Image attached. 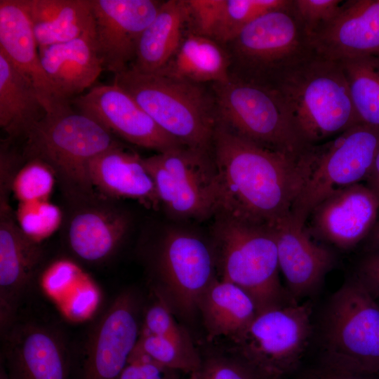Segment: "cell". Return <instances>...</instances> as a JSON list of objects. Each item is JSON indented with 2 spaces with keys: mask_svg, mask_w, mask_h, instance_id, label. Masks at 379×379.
Here are the masks:
<instances>
[{
  "mask_svg": "<svg viewBox=\"0 0 379 379\" xmlns=\"http://www.w3.org/2000/svg\"><path fill=\"white\" fill-rule=\"evenodd\" d=\"M218 123L260 146L299 157L307 149L274 90L230 76L211 84Z\"/></svg>",
  "mask_w": 379,
  "mask_h": 379,
  "instance_id": "10",
  "label": "cell"
},
{
  "mask_svg": "<svg viewBox=\"0 0 379 379\" xmlns=\"http://www.w3.org/2000/svg\"><path fill=\"white\" fill-rule=\"evenodd\" d=\"M319 366L379 377V306L359 279L345 281L328 302Z\"/></svg>",
  "mask_w": 379,
  "mask_h": 379,
  "instance_id": "5",
  "label": "cell"
},
{
  "mask_svg": "<svg viewBox=\"0 0 379 379\" xmlns=\"http://www.w3.org/2000/svg\"><path fill=\"white\" fill-rule=\"evenodd\" d=\"M343 0H293L294 9L309 38L340 12Z\"/></svg>",
  "mask_w": 379,
  "mask_h": 379,
  "instance_id": "36",
  "label": "cell"
},
{
  "mask_svg": "<svg viewBox=\"0 0 379 379\" xmlns=\"http://www.w3.org/2000/svg\"><path fill=\"white\" fill-rule=\"evenodd\" d=\"M211 153L219 182L215 215L271 225L291 213L305 175L300 157L260 146L218 122Z\"/></svg>",
  "mask_w": 379,
  "mask_h": 379,
  "instance_id": "1",
  "label": "cell"
},
{
  "mask_svg": "<svg viewBox=\"0 0 379 379\" xmlns=\"http://www.w3.org/2000/svg\"><path fill=\"white\" fill-rule=\"evenodd\" d=\"M39 48L94 31L91 0H22Z\"/></svg>",
  "mask_w": 379,
  "mask_h": 379,
  "instance_id": "26",
  "label": "cell"
},
{
  "mask_svg": "<svg viewBox=\"0 0 379 379\" xmlns=\"http://www.w3.org/2000/svg\"><path fill=\"white\" fill-rule=\"evenodd\" d=\"M6 379H69L66 349L53 331L40 325L13 327L6 343Z\"/></svg>",
  "mask_w": 379,
  "mask_h": 379,
  "instance_id": "20",
  "label": "cell"
},
{
  "mask_svg": "<svg viewBox=\"0 0 379 379\" xmlns=\"http://www.w3.org/2000/svg\"><path fill=\"white\" fill-rule=\"evenodd\" d=\"M277 244L279 270L292 300H300L316 292L334 264L333 253L314 242L305 225L291 213L272 224Z\"/></svg>",
  "mask_w": 379,
  "mask_h": 379,
  "instance_id": "17",
  "label": "cell"
},
{
  "mask_svg": "<svg viewBox=\"0 0 379 379\" xmlns=\"http://www.w3.org/2000/svg\"><path fill=\"white\" fill-rule=\"evenodd\" d=\"M307 146L324 142L359 124L341 64L316 53L284 72L269 87Z\"/></svg>",
  "mask_w": 379,
  "mask_h": 379,
  "instance_id": "2",
  "label": "cell"
},
{
  "mask_svg": "<svg viewBox=\"0 0 379 379\" xmlns=\"http://www.w3.org/2000/svg\"><path fill=\"white\" fill-rule=\"evenodd\" d=\"M213 248L200 236L178 228L164 234L157 249L161 293L171 308L186 318L198 311L205 291L216 278Z\"/></svg>",
  "mask_w": 379,
  "mask_h": 379,
  "instance_id": "12",
  "label": "cell"
},
{
  "mask_svg": "<svg viewBox=\"0 0 379 379\" xmlns=\"http://www.w3.org/2000/svg\"><path fill=\"white\" fill-rule=\"evenodd\" d=\"M129 228L128 216L109 208L82 210L72 218L67 232L69 246L80 259L97 262L111 256Z\"/></svg>",
  "mask_w": 379,
  "mask_h": 379,
  "instance_id": "25",
  "label": "cell"
},
{
  "mask_svg": "<svg viewBox=\"0 0 379 379\" xmlns=\"http://www.w3.org/2000/svg\"><path fill=\"white\" fill-rule=\"evenodd\" d=\"M224 46L230 77L267 88L315 53L293 0L259 16Z\"/></svg>",
  "mask_w": 379,
  "mask_h": 379,
  "instance_id": "6",
  "label": "cell"
},
{
  "mask_svg": "<svg viewBox=\"0 0 379 379\" xmlns=\"http://www.w3.org/2000/svg\"><path fill=\"white\" fill-rule=\"evenodd\" d=\"M15 218L22 231L39 243L51 236L62 221L59 207L49 200L18 203Z\"/></svg>",
  "mask_w": 379,
  "mask_h": 379,
  "instance_id": "34",
  "label": "cell"
},
{
  "mask_svg": "<svg viewBox=\"0 0 379 379\" xmlns=\"http://www.w3.org/2000/svg\"><path fill=\"white\" fill-rule=\"evenodd\" d=\"M114 84L128 93L166 133L185 147L211 152L217 125L211 89L204 84L129 67Z\"/></svg>",
  "mask_w": 379,
  "mask_h": 379,
  "instance_id": "3",
  "label": "cell"
},
{
  "mask_svg": "<svg viewBox=\"0 0 379 379\" xmlns=\"http://www.w3.org/2000/svg\"><path fill=\"white\" fill-rule=\"evenodd\" d=\"M359 279L373 296L379 293V253L371 255L363 261Z\"/></svg>",
  "mask_w": 379,
  "mask_h": 379,
  "instance_id": "40",
  "label": "cell"
},
{
  "mask_svg": "<svg viewBox=\"0 0 379 379\" xmlns=\"http://www.w3.org/2000/svg\"><path fill=\"white\" fill-rule=\"evenodd\" d=\"M186 2L189 9V30L215 40L225 0H186Z\"/></svg>",
  "mask_w": 379,
  "mask_h": 379,
  "instance_id": "37",
  "label": "cell"
},
{
  "mask_svg": "<svg viewBox=\"0 0 379 379\" xmlns=\"http://www.w3.org/2000/svg\"><path fill=\"white\" fill-rule=\"evenodd\" d=\"M204 84L230 79V58L224 45L190 30L169 62L158 72Z\"/></svg>",
  "mask_w": 379,
  "mask_h": 379,
  "instance_id": "28",
  "label": "cell"
},
{
  "mask_svg": "<svg viewBox=\"0 0 379 379\" xmlns=\"http://www.w3.org/2000/svg\"><path fill=\"white\" fill-rule=\"evenodd\" d=\"M379 197L361 182L339 189L312 211L313 228L326 241L343 249L354 247L373 227Z\"/></svg>",
  "mask_w": 379,
  "mask_h": 379,
  "instance_id": "18",
  "label": "cell"
},
{
  "mask_svg": "<svg viewBox=\"0 0 379 379\" xmlns=\"http://www.w3.org/2000/svg\"><path fill=\"white\" fill-rule=\"evenodd\" d=\"M299 379H379V377L338 371L319 366L308 370Z\"/></svg>",
  "mask_w": 379,
  "mask_h": 379,
  "instance_id": "41",
  "label": "cell"
},
{
  "mask_svg": "<svg viewBox=\"0 0 379 379\" xmlns=\"http://www.w3.org/2000/svg\"><path fill=\"white\" fill-rule=\"evenodd\" d=\"M46 114L33 84L0 51V126L10 136L26 135Z\"/></svg>",
  "mask_w": 379,
  "mask_h": 379,
  "instance_id": "29",
  "label": "cell"
},
{
  "mask_svg": "<svg viewBox=\"0 0 379 379\" xmlns=\"http://www.w3.org/2000/svg\"><path fill=\"white\" fill-rule=\"evenodd\" d=\"M78 111L114 136L163 153L184 145L162 130L139 104L115 84H101L71 100Z\"/></svg>",
  "mask_w": 379,
  "mask_h": 379,
  "instance_id": "13",
  "label": "cell"
},
{
  "mask_svg": "<svg viewBox=\"0 0 379 379\" xmlns=\"http://www.w3.org/2000/svg\"><path fill=\"white\" fill-rule=\"evenodd\" d=\"M359 122L379 129V58L340 62Z\"/></svg>",
  "mask_w": 379,
  "mask_h": 379,
  "instance_id": "30",
  "label": "cell"
},
{
  "mask_svg": "<svg viewBox=\"0 0 379 379\" xmlns=\"http://www.w3.org/2000/svg\"><path fill=\"white\" fill-rule=\"evenodd\" d=\"M55 176L50 166L33 158L14 175L11 187L18 203L49 200Z\"/></svg>",
  "mask_w": 379,
  "mask_h": 379,
  "instance_id": "32",
  "label": "cell"
},
{
  "mask_svg": "<svg viewBox=\"0 0 379 379\" xmlns=\"http://www.w3.org/2000/svg\"><path fill=\"white\" fill-rule=\"evenodd\" d=\"M188 29L186 0L163 1L141 34L130 67L142 73L158 72L173 56Z\"/></svg>",
  "mask_w": 379,
  "mask_h": 379,
  "instance_id": "24",
  "label": "cell"
},
{
  "mask_svg": "<svg viewBox=\"0 0 379 379\" xmlns=\"http://www.w3.org/2000/svg\"><path fill=\"white\" fill-rule=\"evenodd\" d=\"M8 199L0 206L1 327L11 325L19 302L38 265L41 251L18 225Z\"/></svg>",
  "mask_w": 379,
  "mask_h": 379,
  "instance_id": "19",
  "label": "cell"
},
{
  "mask_svg": "<svg viewBox=\"0 0 379 379\" xmlns=\"http://www.w3.org/2000/svg\"><path fill=\"white\" fill-rule=\"evenodd\" d=\"M310 40L314 53L330 60L379 58V0L344 1L334 19Z\"/></svg>",
  "mask_w": 379,
  "mask_h": 379,
  "instance_id": "16",
  "label": "cell"
},
{
  "mask_svg": "<svg viewBox=\"0 0 379 379\" xmlns=\"http://www.w3.org/2000/svg\"><path fill=\"white\" fill-rule=\"evenodd\" d=\"M136 308L131 293L117 297L90 337L81 379H119L140 335Z\"/></svg>",
  "mask_w": 379,
  "mask_h": 379,
  "instance_id": "15",
  "label": "cell"
},
{
  "mask_svg": "<svg viewBox=\"0 0 379 379\" xmlns=\"http://www.w3.org/2000/svg\"><path fill=\"white\" fill-rule=\"evenodd\" d=\"M39 51L52 86L66 102L81 95L104 70L96 51L94 31L64 43L39 48Z\"/></svg>",
  "mask_w": 379,
  "mask_h": 379,
  "instance_id": "22",
  "label": "cell"
},
{
  "mask_svg": "<svg viewBox=\"0 0 379 379\" xmlns=\"http://www.w3.org/2000/svg\"><path fill=\"white\" fill-rule=\"evenodd\" d=\"M173 371L135 347L119 379H171Z\"/></svg>",
  "mask_w": 379,
  "mask_h": 379,
  "instance_id": "39",
  "label": "cell"
},
{
  "mask_svg": "<svg viewBox=\"0 0 379 379\" xmlns=\"http://www.w3.org/2000/svg\"><path fill=\"white\" fill-rule=\"evenodd\" d=\"M379 148V129L357 124L339 135L309 146L300 155L305 175L291 210L305 225L315 207L332 192L367 178Z\"/></svg>",
  "mask_w": 379,
  "mask_h": 379,
  "instance_id": "8",
  "label": "cell"
},
{
  "mask_svg": "<svg viewBox=\"0 0 379 379\" xmlns=\"http://www.w3.org/2000/svg\"><path fill=\"white\" fill-rule=\"evenodd\" d=\"M88 171L93 187L103 194L135 199L154 209L161 206L153 179L144 164L143 158L126 150L121 145L93 158Z\"/></svg>",
  "mask_w": 379,
  "mask_h": 379,
  "instance_id": "23",
  "label": "cell"
},
{
  "mask_svg": "<svg viewBox=\"0 0 379 379\" xmlns=\"http://www.w3.org/2000/svg\"><path fill=\"white\" fill-rule=\"evenodd\" d=\"M290 0H225L215 41L222 45L259 16L284 7Z\"/></svg>",
  "mask_w": 379,
  "mask_h": 379,
  "instance_id": "31",
  "label": "cell"
},
{
  "mask_svg": "<svg viewBox=\"0 0 379 379\" xmlns=\"http://www.w3.org/2000/svg\"><path fill=\"white\" fill-rule=\"evenodd\" d=\"M161 205L178 220H206L219 206V182L211 152L181 147L143 158Z\"/></svg>",
  "mask_w": 379,
  "mask_h": 379,
  "instance_id": "11",
  "label": "cell"
},
{
  "mask_svg": "<svg viewBox=\"0 0 379 379\" xmlns=\"http://www.w3.org/2000/svg\"><path fill=\"white\" fill-rule=\"evenodd\" d=\"M0 51L33 84L46 112L71 102L58 97L44 72L22 0L0 1Z\"/></svg>",
  "mask_w": 379,
  "mask_h": 379,
  "instance_id": "21",
  "label": "cell"
},
{
  "mask_svg": "<svg viewBox=\"0 0 379 379\" xmlns=\"http://www.w3.org/2000/svg\"><path fill=\"white\" fill-rule=\"evenodd\" d=\"M198 310L201 313L210 340L219 337L233 338L257 314L254 302L243 289L217 278L202 295Z\"/></svg>",
  "mask_w": 379,
  "mask_h": 379,
  "instance_id": "27",
  "label": "cell"
},
{
  "mask_svg": "<svg viewBox=\"0 0 379 379\" xmlns=\"http://www.w3.org/2000/svg\"><path fill=\"white\" fill-rule=\"evenodd\" d=\"M158 297L145 314L143 331L163 337L190 357L201 359L189 333L174 318L166 300L161 293Z\"/></svg>",
  "mask_w": 379,
  "mask_h": 379,
  "instance_id": "33",
  "label": "cell"
},
{
  "mask_svg": "<svg viewBox=\"0 0 379 379\" xmlns=\"http://www.w3.org/2000/svg\"><path fill=\"white\" fill-rule=\"evenodd\" d=\"M213 250L221 279L243 289L257 314L291 302L279 279L277 244L270 225L218 215Z\"/></svg>",
  "mask_w": 379,
  "mask_h": 379,
  "instance_id": "4",
  "label": "cell"
},
{
  "mask_svg": "<svg viewBox=\"0 0 379 379\" xmlns=\"http://www.w3.org/2000/svg\"><path fill=\"white\" fill-rule=\"evenodd\" d=\"M190 379H261L237 359L212 357L202 360Z\"/></svg>",
  "mask_w": 379,
  "mask_h": 379,
  "instance_id": "38",
  "label": "cell"
},
{
  "mask_svg": "<svg viewBox=\"0 0 379 379\" xmlns=\"http://www.w3.org/2000/svg\"><path fill=\"white\" fill-rule=\"evenodd\" d=\"M71 103L46 112L25 135L27 152L54 171L68 190L86 195L93 189L90 161L121 145L115 136L92 118L71 107Z\"/></svg>",
  "mask_w": 379,
  "mask_h": 379,
  "instance_id": "7",
  "label": "cell"
},
{
  "mask_svg": "<svg viewBox=\"0 0 379 379\" xmlns=\"http://www.w3.org/2000/svg\"><path fill=\"white\" fill-rule=\"evenodd\" d=\"M312 305L291 302L258 313L230 339L236 359L261 379H286L299 366L311 337Z\"/></svg>",
  "mask_w": 379,
  "mask_h": 379,
  "instance_id": "9",
  "label": "cell"
},
{
  "mask_svg": "<svg viewBox=\"0 0 379 379\" xmlns=\"http://www.w3.org/2000/svg\"><path fill=\"white\" fill-rule=\"evenodd\" d=\"M162 2L91 0L94 41L104 69L116 74L131 66L140 36Z\"/></svg>",
  "mask_w": 379,
  "mask_h": 379,
  "instance_id": "14",
  "label": "cell"
},
{
  "mask_svg": "<svg viewBox=\"0 0 379 379\" xmlns=\"http://www.w3.org/2000/svg\"><path fill=\"white\" fill-rule=\"evenodd\" d=\"M377 237H378V239L379 241V225H378V229H377Z\"/></svg>",
  "mask_w": 379,
  "mask_h": 379,
  "instance_id": "43",
  "label": "cell"
},
{
  "mask_svg": "<svg viewBox=\"0 0 379 379\" xmlns=\"http://www.w3.org/2000/svg\"><path fill=\"white\" fill-rule=\"evenodd\" d=\"M367 185L379 197V148L375 154L372 168L366 178Z\"/></svg>",
  "mask_w": 379,
  "mask_h": 379,
  "instance_id": "42",
  "label": "cell"
},
{
  "mask_svg": "<svg viewBox=\"0 0 379 379\" xmlns=\"http://www.w3.org/2000/svg\"><path fill=\"white\" fill-rule=\"evenodd\" d=\"M160 365L190 374L196 371L202 360L190 357L163 337L142 331L135 346Z\"/></svg>",
  "mask_w": 379,
  "mask_h": 379,
  "instance_id": "35",
  "label": "cell"
}]
</instances>
